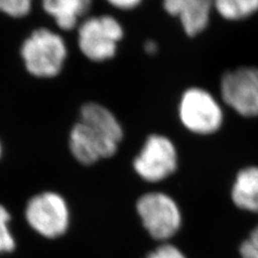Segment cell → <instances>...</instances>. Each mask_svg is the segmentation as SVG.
<instances>
[{
    "instance_id": "1",
    "label": "cell",
    "mask_w": 258,
    "mask_h": 258,
    "mask_svg": "<svg viewBox=\"0 0 258 258\" xmlns=\"http://www.w3.org/2000/svg\"><path fill=\"white\" fill-rule=\"evenodd\" d=\"M21 54L27 71L38 78H53L67 58L63 39L48 29H38L23 43Z\"/></svg>"
},
{
    "instance_id": "2",
    "label": "cell",
    "mask_w": 258,
    "mask_h": 258,
    "mask_svg": "<svg viewBox=\"0 0 258 258\" xmlns=\"http://www.w3.org/2000/svg\"><path fill=\"white\" fill-rule=\"evenodd\" d=\"M136 210L144 229L156 241L170 240L181 229V210L174 199L167 194H144L137 201Z\"/></svg>"
},
{
    "instance_id": "3",
    "label": "cell",
    "mask_w": 258,
    "mask_h": 258,
    "mask_svg": "<svg viewBox=\"0 0 258 258\" xmlns=\"http://www.w3.org/2000/svg\"><path fill=\"white\" fill-rule=\"evenodd\" d=\"M179 116L187 131L201 136L215 134L224 122L220 103L211 93L200 87H190L183 93L179 103Z\"/></svg>"
},
{
    "instance_id": "4",
    "label": "cell",
    "mask_w": 258,
    "mask_h": 258,
    "mask_svg": "<svg viewBox=\"0 0 258 258\" xmlns=\"http://www.w3.org/2000/svg\"><path fill=\"white\" fill-rule=\"evenodd\" d=\"M123 37V27L113 16H93L81 24L79 47L88 59L104 61L114 57Z\"/></svg>"
},
{
    "instance_id": "5",
    "label": "cell",
    "mask_w": 258,
    "mask_h": 258,
    "mask_svg": "<svg viewBox=\"0 0 258 258\" xmlns=\"http://www.w3.org/2000/svg\"><path fill=\"white\" fill-rule=\"evenodd\" d=\"M25 216L32 229L48 239L63 235L70 223L66 200L53 191H45L32 197L27 204Z\"/></svg>"
},
{
    "instance_id": "6",
    "label": "cell",
    "mask_w": 258,
    "mask_h": 258,
    "mask_svg": "<svg viewBox=\"0 0 258 258\" xmlns=\"http://www.w3.org/2000/svg\"><path fill=\"white\" fill-rule=\"evenodd\" d=\"M177 168V152L166 136L154 134L148 137L143 148L134 160V169L142 180L157 183L172 175Z\"/></svg>"
},
{
    "instance_id": "7",
    "label": "cell",
    "mask_w": 258,
    "mask_h": 258,
    "mask_svg": "<svg viewBox=\"0 0 258 258\" xmlns=\"http://www.w3.org/2000/svg\"><path fill=\"white\" fill-rule=\"evenodd\" d=\"M225 103L244 117L258 116V68L241 67L228 71L221 81Z\"/></svg>"
},
{
    "instance_id": "8",
    "label": "cell",
    "mask_w": 258,
    "mask_h": 258,
    "mask_svg": "<svg viewBox=\"0 0 258 258\" xmlns=\"http://www.w3.org/2000/svg\"><path fill=\"white\" fill-rule=\"evenodd\" d=\"M79 122L100 145L104 158L116 154L124 132L118 119L108 108L97 102H87L81 108Z\"/></svg>"
},
{
    "instance_id": "9",
    "label": "cell",
    "mask_w": 258,
    "mask_h": 258,
    "mask_svg": "<svg viewBox=\"0 0 258 258\" xmlns=\"http://www.w3.org/2000/svg\"><path fill=\"white\" fill-rule=\"evenodd\" d=\"M212 5L209 0H167L164 8L168 14L179 18L185 34L195 37L208 27Z\"/></svg>"
},
{
    "instance_id": "10",
    "label": "cell",
    "mask_w": 258,
    "mask_h": 258,
    "mask_svg": "<svg viewBox=\"0 0 258 258\" xmlns=\"http://www.w3.org/2000/svg\"><path fill=\"white\" fill-rule=\"evenodd\" d=\"M231 200L243 211L258 213V167L248 166L237 173Z\"/></svg>"
},
{
    "instance_id": "11",
    "label": "cell",
    "mask_w": 258,
    "mask_h": 258,
    "mask_svg": "<svg viewBox=\"0 0 258 258\" xmlns=\"http://www.w3.org/2000/svg\"><path fill=\"white\" fill-rule=\"evenodd\" d=\"M90 0H46L43 3L44 11L63 30L74 29L81 16L90 10Z\"/></svg>"
},
{
    "instance_id": "12",
    "label": "cell",
    "mask_w": 258,
    "mask_h": 258,
    "mask_svg": "<svg viewBox=\"0 0 258 258\" xmlns=\"http://www.w3.org/2000/svg\"><path fill=\"white\" fill-rule=\"evenodd\" d=\"M71 154L83 165H93L104 158L100 145L96 142L83 124L78 122L72 127L69 136Z\"/></svg>"
},
{
    "instance_id": "13",
    "label": "cell",
    "mask_w": 258,
    "mask_h": 258,
    "mask_svg": "<svg viewBox=\"0 0 258 258\" xmlns=\"http://www.w3.org/2000/svg\"><path fill=\"white\" fill-rule=\"evenodd\" d=\"M223 19L240 21L258 11V0H217L213 4Z\"/></svg>"
},
{
    "instance_id": "14",
    "label": "cell",
    "mask_w": 258,
    "mask_h": 258,
    "mask_svg": "<svg viewBox=\"0 0 258 258\" xmlns=\"http://www.w3.org/2000/svg\"><path fill=\"white\" fill-rule=\"evenodd\" d=\"M10 213L4 206H0V253L11 252L15 247V242L9 229Z\"/></svg>"
},
{
    "instance_id": "15",
    "label": "cell",
    "mask_w": 258,
    "mask_h": 258,
    "mask_svg": "<svg viewBox=\"0 0 258 258\" xmlns=\"http://www.w3.org/2000/svg\"><path fill=\"white\" fill-rule=\"evenodd\" d=\"M30 9L29 0H0V11L13 18H23L29 13Z\"/></svg>"
},
{
    "instance_id": "16",
    "label": "cell",
    "mask_w": 258,
    "mask_h": 258,
    "mask_svg": "<svg viewBox=\"0 0 258 258\" xmlns=\"http://www.w3.org/2000/svg\"><path fill=\"white\" fill-rule=\"evenodd\" d=\"M239 254L241 258H258V225L255 226L248 237L241 243Z\"/></svg>"
},
{
    "instance_id": "17",
    "label": "cell",
    "mask_w": 258,
    "mask_h": 258,
    "mask_svg": "<svg viewBox=\"0 0 258 258\" xmlns=\"http://www.w3.org/2000/svg\"><path fill=\"white\" fill-rule=\"evenodd\" d=\"M144 258H187L181 249L171 244L163 243L153 249Z\"/></svg>"
},
{
    "instance_id": "18",
    "label": "cell",
    "mask_w": 258,
    "mask_h": 258,
    "mask_svg": "<svg viewBox=\"0 0 258 258\" xmlns=\"http://www.w3.org/2000/svg\"><path fill=\"white\" fill-rule=\"evenodd\" d=\"M109 4L113 7H115L116 9L132 10L135 9L136 7H138L141 4V2L140 0H110Z\"/></svg>"
},
{
    "instance_id": "19",
    "label": "cell",
    "mask_w": 258,
    "mask_h": 258,
    "mask_svg": "<svg viewBox=\"0 0 258 258\" xmlns=\"http://www.w3.org/2000/svg\"><path fill=\"white\" fill-rule=\"evenodd\" d=\"M144 51L148 54H155L158 51V46L155 41H147L144 43Z\"/></svg>"
},
{
    "instance_id": "20",
    "label": "cell",
    "mask_w": 258,
    "mask_h": 258,
    "mask_svg": "<svg viewBox=\"0 0 258 258\" xmlns=\"http://www.w3.org/2000/svg\"><path fill=\"white\" fill-rule=\"evenodd\" d=\"M2 152H3V149H2V143H0V156H2Z\"/></svg>"
}]
</instances>
